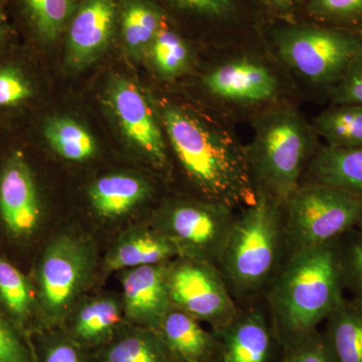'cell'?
I'll return each mask as SVG.
<instances>
[{"mask_svg": "<svg viewBox=\"0 0 362 362\" xmlns=\"http://www.w3.org/2000/svg\"><path fill=\"white\" fill-rule=\"evenodd\" d=\"M150 187L139 177L126 175L104 176L90 188V199L100 216L115 218L127 214L148 197Z\"/></svg>", "mask_w": 362, "mask_h": 362, "instance_id": "21", "label": "cell"}, {"mask_svg": "<svg viewBox=\"0 0 362 362\" xmlns=\"http://www.w3.org/2000/svg\"><path fill=\"white\" fill-rule=\"evenodd\" d=\"M168 284L171 305L209 323L211 329L230 322L239 309L225 279L213 264L177 257L175 263H168Z\"/></svg>", "mask_w": 362, "mask_h": 362, "instance_id": "8", "label": "cell"}, {"mask_svg": "<svg viewBox=\"0 0 362 362\" xmlns=\"http://www.w3.org/2000/svg\"><path fill=\"white\" fill-rule=\"evenodd\" d=\"M343 287L362 301V228L349 230L335 242Z\"/></svg>", "mask_w": 362, "mask_h": 362, "instance_id": "29", "label": "cell"}, {"mask_svg": "<svg viewBox=\"0 0 362 362\" xmlns=\"http://www.w3.org/2000/svg\"><path fill=\"white\" fill-rule=\"evenodd\" d=\"M328 93L332 105L362 106V54Z\"/></svg>", "mask_w": 362, "mask_h": 362, "instance_id": "32", "label": "cell"}, {"mask_svg": "<svg viewBox=\"0 0 362 362\" xmlns=\"http://www.w3.org/2000/svg\"><path fill=\"white\" fill-rule=\"evenodd\" d=\"M0 214L16 235L32 233L39 225L37 187L30 169L21 159L9 162L0 178Z\"/></svg>", "mask_w": 362, "mask_h": 362, "instance_id": "16", "label": "cell"}, {"mask_svg": "<svg viewBox=\"0 0 362 362\" xmlns=\"http://www.w3.org/2000/svg\"><path fill=\"white\" fill-rule=\"evenodd\" d=\"M168 263L133 268L123 278L126 313L156 330L173 307L168 284Z\"/></svg>", "mask_w": 362, "mask_h": 362, "instance_id": "15", "label": "cell"}, {"mask_svg": "<svg viewBox=\"0 0 362 362\" xmlns=\"http://www.w3.org/2000/svg\"><path fill=\"white\" fill-rule=\"evenodd\" d=\"M238 305L230 322L211 329L216 340L213 362H278L283 349L264 297Z\"/></svg>", "mask_w": 362, "mask_h": 362, "instance_id": "9", "label": "cell"}, {"mask_svg": "<svg viewBox=\"0 0 362 362\" xmlns=\"http://www.w3.org/2000/svg\"><path fill=\"white\" fill-rule=\"evenodd\" d=\"M341 28H362V0H302L298 20Z\"/></svg>", "mask_w": 362, "mask_h": 362, "instance_id": "27", "label": "cell"}, {"mask_svg": "<svg viewBox=\"0 0 362 362\" xmlns=\"http://www.w3.org/2000/svg\"><path fill=\"white\" fill-rule=\"evenodd\" d=\"M4 35H6V30H4V26L0 25V42L4 40Z\"/></svg>", "mask_w": 362, "mask_h": 362, "instance_id": "39", "label": "cell"}, {"mask_svg": "<svg viewBox=\"0 0 362 362\" xmlns=\"http://www.w3.org/2000/svg\"><path fill=\"white\" fill-rule=\"evenodd\" d=\"M278 362H335L331 356L322 331H316L311 337L294 346L283 350Z\"/></svg>", "mask_w": 362, "mask_h": 362, "instance_id": "33", "label": "cell"}, {"mask_svg": "<svg viewBox=\"0 0 362 362\" xmlns=\"http://www.w3.org/2000/svg\"><path fill=\"white\" fill-rule=\"evenodd\" d=\"M75 1H76V2H77V1H78V0H75Z\"/></svg>", "mask_w": 362, "mask_h": 362, "instance_id": "40", "label": "cell"}, {"mask_svg": "<svg viewBox=\"0 0 362 362\" xmlns=\"http://www.w3.org/2000/svg\"><path fill=\"white\" fill-rule=\"evenodd\" d=\"M287 256L283 204L257 192L238 211L218 265L235 302L263 296Z\"/></svg>", "mask_w": 362, "mask_h": 362, "instance_id": "3", "label": "cell"}, {"mask_svg": "<svg viewBox=\"0 0 362 362\" xmlns=\"http://www.w3.org/2000/svg\"><path fill=\"white\" fill-rule=\"evenodd\" d=\"M266 33L293 71L328 92L362 54V28L273 21L267 25Z\"/></svg>", "mask_w": 362, "mask_h": 362, "instance_id": "5", "label": "cell"}, {"mask_svg": "<svg viewBox=\"0 0 362 362\" xmlns=\"http://www.w3.org/2000/svg\"><path fill=\"white\" fill-rule=\"evenodd\" d=\"M28 23L40 40H58L66 32L75 0H21Z\"/></svg>", "mask_w": 362, "mask_h": 362, "instance_id": "26", "label": "cell"}, {"mask_svg": "<svg viewBox=\"0 0 362 362\" xmlns=\"http://www.w3.org/2000/svg\"><path fill=\"white\" fill-rule=\"evenodd\" d=\"M88 257L77 240L62 237L45 252L40 266L42 299L52 314L61 313L73 301L86 273Z\"/></svg>", "mask_w": 362, "mask_h": 362, "instance_id": "12", "label": "cell"}, {"mask_svg": "<svg viewBox=\"0 0 362 362\" xmlns=\"http://www.w3.org/2000/svg\"><path fill=\"white\" fill-rule=\"evenodd\" d=\"M269 23L296 21L302 0H255Z\"/></svg>", "mask_w": 362, "mask_h": 362, "instance_id": "36", "label": "cell"}, {"mask_svg": "<svg viewBox=\"0 0 362 362\" xmlns=\"http://www.w3.org/2000/svg\"><path fill=\"white\" fill-rule=\"evenodd\" d=\"M168 14L190 18L220 33H265L268 20L255 0H154Z\"/></svg>", "mask_w": 362, "mask_h": 362, "instance_id": "14", "label": "cell"}, {"mask_svg": "<svg viewBox=\"0 0 362 362\" xmlns=\"http://www.w3.org/2000/svg\"><path fill=\"white\" fill-rule=\"evenodd\" d=\"M321 331L335 362H362L361 300L345 298Z\"/></svg>", "mask_w": 362, "mask_h": 362, "instance_id": "19", "label": "cell"}, {"mask_svg": "<svg viewBox=\"0 0 362 362\" xmlns=\"http://www.w3.org/2000/svg\"><path fill=\"white\" fill-rule=\"evenodd\" d=\"M316 133L298 112L278 108L257 119L247 161L256 192L284 204L299 187L317 149Z\"/></svg>", "mask_w": 362, "mask_h": 362, "instance_id": "4", "label": "cell"}, {"mask_svg": "<svg viewBox=\"0 0 362 362\" xmlns=\"http://www.w3.org/2000/svg\"><path fill=\"white\" fill-rule=\"evenodd\" d=\"M238 211L199 199L168 206L159 221V232L173 242L180 257L218 267Z\"/></svg>", "mask_w": 362, "mask_h": 362, "instance_id": "7", "label": "cell"}, {"mask_svg": "<svg viewBox=\"0 0 362 362\" xmlns=\"http://www.w3.org/2000/svg\"><path fill=\"white\" fill-rule=\"evenodd\" d=\"M211 95L242 105L267 103L277 97L279 82L268 66L252 59H238L216 66L204 78Z\"/></svg>", "mask_w": 362, "mask_h": 362, "instance_id": "13", "label": "cell"}, {"mask_svg": "<svg viewBox=\"0 0 362 362\" xmlns=\"http://www.w3.org/2000/svg\"><path fill=\"white\" fill-rule=\"evenodd\" d=\"M45 136L52 149L65 159L84 161L94 156L96 141L84 126L66 117L49 119Z\"/></svg>", "mask_w": 362, "mask_h": 362, "instance_id": "24", "label": "cell"}, {"mask_svg": "<svg viewBox=\"0 0 362 362\" xmlns=\"http://www.w3.org/2000/svg\"><path fill=\"white\" fill-rule=\"evenodd\" d=\"M32 95V89L23 74L16 69L0 70V106H13Z\"/></svg>", "mask_w": 362, "mask_h": 362, "instance_id": "34", "label": "cell"}, {"mask_svg": "<svg viewBox=\"0 0 362 362\" xmlns=\"http://www.w3.org/2000/svg\"><path fill=\"white\" fill-rule=\"evenodd\" d=\"M147 52L157 71L165 78L177 77L189 65V45L170 20L162 26Z\"/></svg>", "mask_w": 362, "mask_h": 362, "instance_id": "25", "label": "cell"}, {"mask_svg": "<svg viewBox=\"0 0 362 362\" xmlns=\"http://www.w3.org/2000/svg\"><path fill=\"white\" fill-rule=\"evenodd\" d=\"M335 242L288 254L264 293L283 350L320 329L346 298Z\"/></svg>", "mask_w": 362, "mask_h": 362, "instance_id": "2", "label": "cell"}, {"mask_svg": "<svg viewBox=\"0 0 362 362\" xmlns=\"http://www.w3.org/2000/svg\"><path fill=\"white\" fill-rule=\"evenodd\" d=\"M120 311L115 301L97 300L86 305L78 312L75 323V334L86 342L101 339L119 323Z\"/></svg>", "mask_w": 362, "mask_h": 362, "instance_id": "30", "label": "cell"}, {"mask_svg": "<svg viewBox=\"0 0 362 362\" xmlns=\"http://www.w3.org/2000/svg\"><path fill=\"white\" fill-rule=\"evenodd\" d=\"M180 257L177 247L164 233L157 230H144L124 240L108 259L111 271L124 268L168 264Z\"/></svg>", "mask_w": 362, "mask_h": 362, "instance_id": "22", "label": "cell"}, {"mask_svg": "<svg viewBox=\"0 0 362 362\" xmlns=\"http://www.w3.org/2000/svg\"><path fill=\"white\" fill-rule=\"evenodd\" d=\"M109 99L126 137L158 168L168 165L165 141L156 116L141 90L127 80L112 82Z\"/></svg>", "mask_w": 362, "mask_h": 362, "instance_id": "11", "label": "cell"}, {"mask_svg": "<svg viewBox=\"0 0 362 362\" xmlns=\"http://www.w3.org/2000/svg\"><path fill=\"white\" fill-rule=\"evenodd\" d=\"M162 123L183 173L202 199L235 211L255 202L246 146L232 132L176 105L164 107Z\"/></svg>", "mask_w": 362, "mask_h": 362, "instance_id": "1", "label": "cell"}, {"mask_svg": "<svg viewBox=\"0 0 362 362\" xmlns=\"http://www.w3.org/2000/svg\"><path fill=\"white\" fill-rule=\"evenodd\" d=\"M44 362H84L75 347L68 343L52 345L45 354Z\"/></svg>", "mask_w": 362, "mask_h": 362, "instance_id": "37", "label": "cell"}, {"mask_svg": "<svg viewBox=\"0 0 362 362\" xmlns=\"http://www.w3.org/2000/svg\"><path fill=\"white\" fill-rule=\"evenodd\" d=\"M106 362H180L154 330L124 338L107 352Z\"/></svg>", "mask_w": 362, "mask_h": 362, "instance_id": "28", "label": "cell"}, {"mask_svg": "<svg viewBox=\"0 0 362 362\" xmlns=\"http://www.w3.org/2000/svg\"><path fill=\"white\" fill-rule=\"evenodd\" d=\"M361 228H362V226H361Z\"/></svg>", "mask_w": 362, "mask_h": 362, "instance_id": "41", "label": "cell"}, {"mask_svg": "<svg viewBox=\"0 0 362 362\" xmlns=\"http://www.w3.org/2000/svg\"><path fill=\"white\" fill-rule=\"evenodd\" d=\"M120 0H78L66 25L69 63L82 69L96 61L118 32Z\"/></svg>", "mask_w": 362, "mask_h": 362, "instance_id": "10", "label": "cell"}, {"mask_svg": "<svg viewBox=\"0 0 362 362\" xmlns=\"http://www.w3.org/2000/svg\"><path fill=\"white\" fill-rule=\"evenodd\" d=\"M314 131L326 145L337 148L362 146V106L332 105L314 119Z\"/></svg>", "mask_w": 362, "mask_h": 362, "instance_id": "23", "label": "cell"}, {"mask_svg": "<svg viewBox=\"0 0 362 362\" xmlns=\"http://www.w3.org/2000/svg\"><path fill=\"white\" fill-rule=\"evenodd\" d=\"M180 362H213L216 340L189 314L171 307L156 330Z\"/></svg>", "mask_w": 362, "mask_h": 362, "instance_id": "18", "label": "cell"}, {"mask_svg": "<svg viewBox=\"0 0 362 362\" xmlns=\"http://www.w3.org/2000/svg\"><path fill=\"white\" fill-rule=\"evenodd\" d=\"M4 20H6V14H4L2 1L1 0H0V25H1L2 21H4Z\"/></svg>", "mask_w": 362, "mask_h": 362, "instance_id": "38", "label": "cell"}, {"mask_svg": "<svg viewBox=\"0 0 362 362\" xmlns=\"http://www.w3.org/2000/svg\"><path fill=\"white\" fill-rule=\"evenodd\" d=\"M169 20L154 0H120L118 32L130 54L148 52L157 33Z\"/></svg>", "mask_w": 362, "mask_h": 362, "instance_id": "20", "label": "cell"}, {"mask_svg": "<svg viewBox=\"0 0 362 362\" xmlns=\"http://www.w3.org/2000/svg\"><path fill=\"white\" fill-rule=\"evenodd\" d=\"M0 362H32L18 333L0 316Z\"/></svg>", "mask_w": 362, "mask_h": 362, "instance_id": "35", "label": "cell"}, {"mask_svg": "<svg viewBox=\"0 0 362 362\" xmlns=\"http://www.w3.org/2000/svg\"><path fill=\"white\" fill-rule=\"evenodd\" d=\"M288 254L332 244L362 226V199L338 188L302 185L283 204Z\"/></svg>", "mask_w": 362, "mask_h": 362, "instance_id": "6", "label": "cell"}, {"mask_svg": "<svg viewBox=\"0 0 362 362\" xmlns=\"http://www.w3.org/2000/svg\"><path fill=\"white\" fill-rule=\"evenodd\" d=\"M302 185H327L362 199V146L319 147L305 170Z\"/></svg>", "mask_w": 362, "mask_h": 362, "instance_id": "17", "label": "cell"}, {"mask_svg": "<svg viewBox=\"0 0 362 362\" xmlns=\"http://www.w3.org/2000/svg\"><path fill=\"white\" fill-rule=\"evenodd\" d=\"M0 299L8 311L23 320L30 313L32 292L25 276L8 262L0 259Z\"/></svg>", "mask_w": 362, "mask_h": 362, "instance_id": "31", "label": "cell"}]
</instances>
